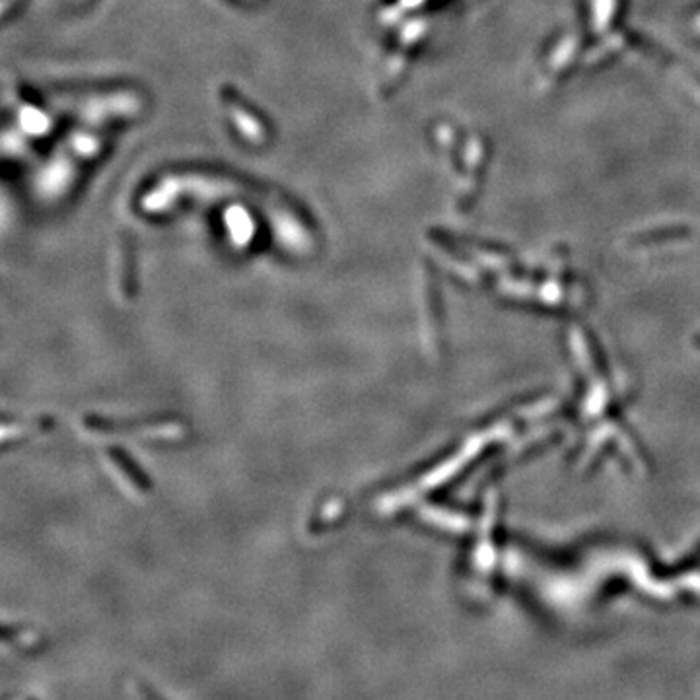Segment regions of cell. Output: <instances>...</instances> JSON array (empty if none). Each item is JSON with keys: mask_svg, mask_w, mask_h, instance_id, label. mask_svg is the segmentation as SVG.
<instances>
[{"mask_svg": "<svg viewBox=\"0 0 700 700\" xmlns=\"http://www.w3.org/2000/svg\"><path fill=\"white\" fill-rule=\"evenodd\" d=\"M18 640V630L0 625V642H16Z\"/></svg>", "mask_w": 700, "mask_h": 700, "instance_id": "1", "label": "cell"}]
</instances>
